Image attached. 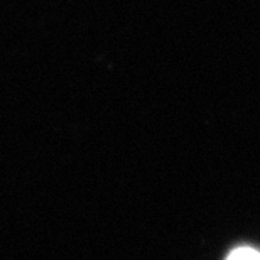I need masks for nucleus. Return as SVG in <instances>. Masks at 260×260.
I'll return each instance as SVG.
<instances>
[{
	"label": "nucleus",
	"instance_id": "f257e3e1",
	"mask_svg": "<svg viewBox=\"0 0 260 260\" xmlns=\"http://www.w3.org/2000/svg\"><path fill=\"white\" fill-rule=\"evenodd\" d=\"M226 260H260V252L252 247H238L230 252Z\"/></svg>",
	"mask_w": 260,
	"mask_h": 260
}]
</instances>
